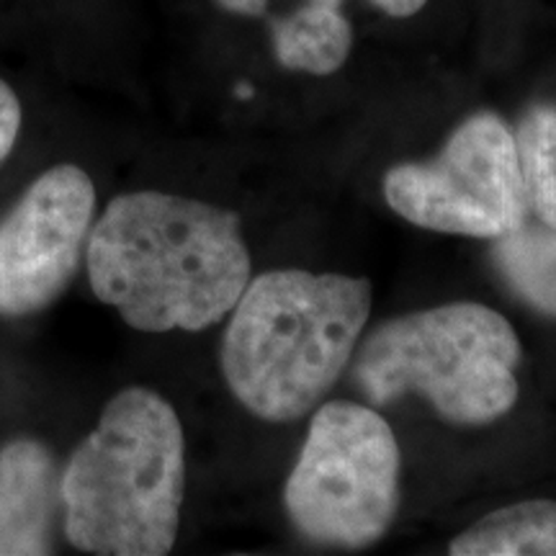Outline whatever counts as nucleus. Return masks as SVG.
Returning a JSON list of instances; mask_svg holds the SVG:
<instances>
[{
	"label": "nucleus",
	"instance_id": "7ed1b4c3",
	"mask_svg": "<svg viewBox=\"0 0 556 556\" xmlns=\"http://www.w3.org/2000/svg\"><path fill=\"white\" fill-rule=\"evenodd\" d=\"M62 533L83 554L165 556L186 497V435L176 407L127 387L62 467Z\"/></svg>",
	"mask_w": 556,
	"mask_h": 556
},
{
	"label": "nucleus",
	"instance_id": "1a4fd4ad",
	"mask_svg": "<svg viewBox=\"0 0 556 556\" xmlns=\"http://www.w3.org/2000/svg\"><path fill=\"white\" fill-rule=\"evenodd\" d=\"M278 65L307 75H332L353 50V26L336 5H302L270 21Z\"/></svg>",
	"mask_w": 556,
	"mask_h": 556
},
{
	"label": "nucleus",
	"instance_id": "f257e3e1",
	"mask_svg": "<svg viewBox=\"0 0 556 556\" xmlns=\"http://www.w3.org/2000/svg\"><path fill=\"white\" fill-rule=\"evenodd\" d=\"M86 266L96 299L150 336L222 323L253 278L238 212L163 191L111 199Z\"/></svg>",
	"mask_w": 556,
	"mask_h": 556
},
{
	"label": "nucleus",
	"instance_id": "423d86ee",
	"mask_svg": "<svg viewBox=\"0 0 556 556\" xmlns=\"http://www.w3.org/2000/svg\"><path fill=\"white\" fill-rule=\"evenodd\" d=\"M384 199L409 225L458 238L497 240L528 222L516 131L477 111L428 163L387 170Z\"/></svg>",
	"mask_w": 556,
	"mask_h": 556
},
{
	"label": "nucleus",
	"instance_id": "9b49d317",
	"mask_svg": "<svg viewBox=\"0 0 556 556\" xmlns=\"http://www.w3.org/2000/svg\"><path fill=\"white\" fill-rule=\"evenodd\" d=\"M490 255L503 283L520 302L556 319V229L526 222L492 240Z\"/></svg>",
	"mask_w": 556,
	"mask_h": 556
},
{
	"label": "nucleus",
	"instance_id": "0eeeda50",
	"mask_svg": "<svg viewBox=\"0 0 556 556\" xmlns=\"http://www.w3.org/2000/svg\"><path fill=\"white\" fill-rule=\"evenodd\" d=\"M96 217V186L78 165L39 173L0 222V317L58 302L78 274Z\"/></svg>",
	"mask_w": 556,
	"mask_h": 556
},
{
	"label": "nucleus",
	"instance_id": "6e6552de",
	"mask_svg": "<svg viewBox=\"0 0 556 556\" xmlns=\"http://www.w3.org/2000/svg\"><path fill=\"white\" fill-rule=\"evenodd\" d=\"M62 469L54 451L31 435L0 446V556L58 552Z\"/></svg>",
	"mask_w": 556,
	"mask_h": 556
},
{
	"label": "nucleus",
	"instance_id": "2eb2a0df",
	"mask_svg": "<svg viewBox=\"0 0 556 556\" xmlns=\"http://www.w3.org/2000/svg\"><path fill=\"white\" fill-rule=\"evenodd\" d=\"M374 9L392 18H409L428 5V0H371Z\"/></svg>",
	"mask_w": 556,
	"mask_h": 556
},
{
	"label": "nucleus",
	"instance_id": "f8f14e48",
	"mask_svg": "<svg viewBox=\"0 0 556 556\" xmlns=\"http://www.w3.org/2000/svg\"><path fill=\"white\" fill-rule=\"evenodd\" d=\"M520 176L528 199V212L541 225L556 229V106H531L516 129Z\"/></svg>",
	"mask_w": 556,
	"mask_h": 556
},
{
	"label": "nucleus",
	"instance_id": "ddd939ff",
	"mask_svg": "<svg viewBox=\"0 0 556 556\" xmlns=\"http://www.w3.org/2000/svg\"><path fill=\"white\" fill-rule=\"evenodd\" d=\"M21 127H24V106H21L18 93L0 78V165L16 148Z\"/></svg>",
	"mask_w": 556,
	"mask_h": 556
},
{
	"label": "nucleus",
	"instance_id": "f03ea898",
	"mask_svg": "<svg viewBox=\"0 0 556 556\" xmlns=\"http://www.w3.org/2000/svg\"><path fill=\"white\" fill-rule=\"evenodd\" d=\"M371 302L364 276L281 268L250 278L222 338L229 392L261 420L307 417L353 361Z\"/></svg>",
	"mask_w": 556,
	"mask_h": 556
},
{
	"label": "nucleus",
	"instance_id": "4468645a",
	"mask_svg": "<svg viewBox=\"0 0 556 556\" xmlns=\"http://www.w3.org/2000/svg\"><path fill=\"white\" fill-rule=\"evenodd\" d=\"M225 13H232V16H266L270 0H214ZM309 5H336L340 9L343 0H304Z\"/></svg>",
	"mask_w": 556,
	"mask_h": 556
},
{
	"label": "nucleus",
	"instance_id": "39448f33",
	"mask_svg": "<svg viewBox=\"0 0 556 556\" xmlns=\"http://www.w3.org/2000/svg\"><path fill=\"white\" fill-rule=\"evenodd\" d=\"M400 469V443L377 409L345 400L317 407L283 490L291 526L319 546L377 544L397 518Z\"/></svg>",
	"mask_w": 556,
	"mask_h": 556
},
{
	"label": "nucleus",
	"instance_id": "20e7f679",
	"mask_svg": "<svg viewBox=\"0 0 556 556\" xmlns=\"http://www.w3.org/2000/svg\"><path fill=\"white\" fill-rule=\"evenodd\" d=\"M523 345L500 312L451 302L387 319L361 345L351 381L374 405L415 392L451 426H490L516 407Z\"/></svg>",
	"mask_w": 556,
	"mask_h": 556
},
{
	"label": "nucleus",
	"instance_id": "9d476101",
	"mask_svg": "<svg viewBox=\"0 0 556 556\" xmlns=\"http://www.w3.org/2000/svg\"><path fill=\"white\" fill-rule=\"evenodd\" d=\"M451 556H556V500L486 513L448 544Z\"/></svg>",
	"mask_w": 556,
	"mask_h": 556
}]
</instances>
